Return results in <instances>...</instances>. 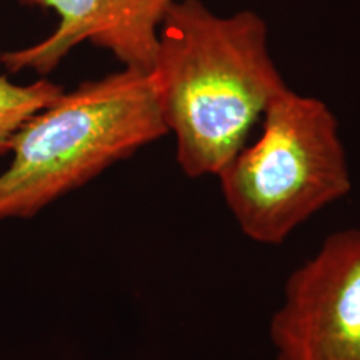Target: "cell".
Returning <instances> with one entry per match:
<instances>
[{
    "label": "cell",
    "mask_w": 360,
    "mask_h": 360,
    "mask_svg": "<svg viewBox=\"0 0 360 360\" xmlns=\"http://www.w3.org/2000/svg\"><path fill=\"white\" fill-rule=\"evenodd\" d=\"M267 39L252 11L222 17L200 0H175L165 13L150 77L187 177H217L287 89Z\"/></svg>",
    "instance_id": "6da1fadb"
},
{
    "label": "cell",
    "mask_w": 360,
    "mask_h": 360,
    "mask_svg": "<svg viewBox=\"0 0 360 360\" xmlns=\"http://www.w3.org/2000/svg\"><path fill=\"white\" fill-rule=\"evenodd\" d=\"M167 134L150 74L124 69L62 92L13 137L0 220L34 217Z\"/></svg>",
    "instance_id": "7a4b0ae2"
},
{
    "label": "cell",
    "mask_w": 360,
    "mask_h": 360,
    "mask_svg": "<svg viewBox=\"0 0 360 360\" xmlns=\"http://www.w3.org/2000/svg\"><path fill=\"white\" fill-rule=\"evenodd\" d=\"M262 134L217 174L225 204L250 240L278 245L352 191L339 120L326 102L289 87L262 115Z\"/></svg>",
    "instance_id": "3957f363"
},
{
    "label": "cell",
    "mask_w": 360,
    "mask_h": 360,
    "mask_svg": "<svg viewBox=\"0 0 360 360\" xmlns=\"http://www.w3.org/2000/svg\"><path fill=\"white\" fill-rule=\"evenodd\" d=\"M270 342L276 360H360V227L330 233L290 274Z\"/></svg>",
    "instance_id": "277c9868"
},
{
    "label": "cell",
    "mask_w": 360,
    "mask_h": 360,
    "mask_svg": "<svg viewBox=\"0 0 360 360\" xmlns=\"http://www.w3.org/2000/svg\"><path fill=\"white\" fill-rule=\"evenodd\" d=\"M24 6L52 8L58 25L47 39L0 53L8 72L34 70L47 75L72 49L90 42L105 49L124 69L148 74L154 67L159 29L175 0H17Z\"/></svg>",
    "instance_id": "5b68a950"
},
{
    "label": "cell",
    "mask_w": 360,
    "mask_h": 360,
    "mask_svg": "<svg viewBox=\"0 0 360 360\" xmlns=\"http://www.w3.org/2000/svg\"><path fill=\"white\" fill-rule=\"evenodd\" d=\"M64 92L60 85L40 79L29 85H17L0 75V155L11 152L17 132L30 117L56 101Z\"/></svg>",
    "instance_id": "8992f818"
}]
</instances>
